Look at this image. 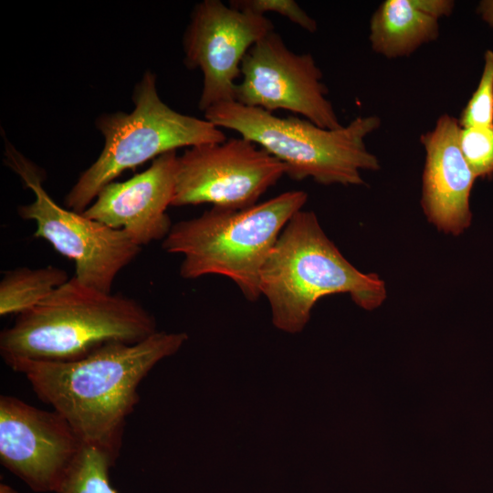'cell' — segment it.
Here are the masks:
<instances>
[{
	"instance_id": "6da1fadb",
	"label": "cell",
	"mask_w": 493,
	"mask_h": 493,
	"mask_svg": "<svg viewBox=\"0 0 493 493\" xmlns=\"http://www.w3.org/2000/svg\"><path fill=\"white\" fill-rule=\"evenodd\" d=\"M187 340L185 332L156 331L137 343H109L72 362L19 360L7 365L26 377L37 397L60 414L85 445L116 460L140 383Z\"/></svg>"
},
{
	"instance_id": "7a4b0ae2",
	"label": "cell",
	"mask_w": 493,
	"mask_h": 493,
	"mask_svg": "<svg viewBox=\"0 0 493 493\" xmlns=\"http://www.w3.org/2000/svg\"><path fill=\"white\" fill-rule=\"evenodd\" d=\"M157 330L153 315L121 293L90 288L74 276L0 334V353L14 361L72 362L111 343L140 342Z\"/></svg>"
},
{
	"instance_id": "3957f363",
	"label": "cell",
	"mask_w": 493,
	"mask_h": 493,
	"mask_svg": "<svg viewBox=\"0 0 493 493\" xmlns=\"http://www.w3.org/2000/svg\"><path fill=\"white\" fill-rule=\"evenodd\" d=\"M260 295L270 306L273 325L288 333L300 332L317 301L349 294L366 310L387 298L384 280L352 266L326 236L312 211H298L288 222L260 274Z\"/></svg>"
},
{
	"instance_id": "277c9868",
	"label": "cell",
	"mask_w": 493,
	"mask_h": 493,
	"mask_svg": "<svg viewBox=\"0 0 493 493\" xmlns=\"http://www.w3.org/2000/svg\"><path fill=\"white\" fill-rule=\"evenodd\" d=\"M307 199L306 192L295 190L245 209L212 207L173 224L162 247L183 256L182 278L226 277L246 299L255 301L261 296L260 274L273 246Z\"/></svg>"
},
{
	"instance_id": "5b68a950",
	"label": "cell",
	"mask_w": 493,
	"mask_h": 493,
	"mask_svg": "<svg viewBox=\"0 0 493 493\" xmlns=\"http://www.w3.org/2000/svg\"><path fill=\"white\" fill-rule=\"evenodd\" d=\"M205 119L263 148L283 163L287 175L296 181L311 178L324 185H362V171L380 169L377 157L365 144V138L381 125L377 116H359L330 130L304 118H281L234 100L212 106L205 111Z\"/></svg>"
},
{
	"instance_id": "8992f818",
	"label": "cell",
	"mask_w": 493,
	"mask_h": 493,
	"mask_svg": "<svg viewBox=\"0 0 493 493\" xmlns=\"http://www.w3.org/2000/svg\"><path fill=\"white\" fill-rule=\"evenodd\" d=\"M131 99V112L104 113L96 120L104 146L67 194L68 209L83 213L99 192L123 172L165 152L226 140L222 129L206 119L180 113L164 103L151 70L135 84Z\"/></svg>"
},
{
	"instance_id": "52a82bcc",
	"label": "cell",
	"mask_w": 493,
	"mask_h": 493,
	"mask_svg": "<svg viewBox=\"0 0 493 493\" xmlns=\"http://www.w3.org/2000/svg\"><path fill=\"white\" fill-rule=\"evenodd\" d=\"M4 162L35 194L33 202L17 208L19 216L36 223L34 236L47 241L75 264L82 284L111 292L118 274L142 251L120 229L111 228L58 205L43 187V172L5 139Z\"/></svg>"
},
{
	"instance_id": "ba28073f",
	"label": "cell",
	"mask_w": 493,
	"mask_h": 493,
	"mask_svg": "<svg viewBox=\"0 0 493 493\" xmlns=\"http://www.w3.org/2000/svg\"><path fill=\"white\" fill-rule=\"evenodd\" d=\"M287 174V166L244 137L187 148L178 156L172 206L240 210Z\"/></svg>"
},
{
	"instance_id": "9c48e42d",
	"label": "cell",
	"mask_w": 493,
	"mask_h": 493,
	"mask_svg": "<svg viewBox=\"0 0 493 493\" xmlns=\"http://www.w3.org/2000/svg\"><path fill=\"white\" fill-rule=\"evenodd\" d=\"M236 101L272 112L285 110L325 129L341 127L322 72L309 53H295L275 30L257 41L241 65Z\"/></svg>"
},
{
	"instance_id": "30bf717a",
	"label": "cell",
	"mask_w": 493,
	"mask_h": 493,
	"mask_svg": "<svg viewBox=\"0 0 493 493\" xmlns=\"http://www.w3.org/2000/svg\"><path fill=\"white\" fill-rule=\"evenodd\" d=\"M274 31L266 16L235 8L220 0L196 4L183 37L184 64L203 73L198 107L236 100L237 79L248 50Z\"/></svg>"
},
{
	"instance_id": "8fae6325",
	"label": "cell",
	"mask_w": 493,
	"mask_h": 493,
	"mask_svg": "<svg viewBox=\"0 0 493 493\" xmlns=\"http://www.w3.org/2000/svg\"><path fill=\"white\" fill-rule=\"evenodd\" d=\"M84 446L57 411L0 396V461L31 490L56 493Z\"/></svg>"
},
{
	"instance_id": "7c38bea8",
	"label": "cell",
	"mask_w": 493,
	"mask_h": 493,
	"mask_svg": "<svg viewBox=\"0 0 493 493\" xmlns=\"http://www.w3.org/2000/svg\"><path fill=\"white\" fill-rule=\"evenodd\" d=\"M177 160L176 151L165 152L143 172L106 184L83 215L122 230L141 247L163 240L173 226L166 210L174 194Z\"/></svg>"
},
{
	"instance_id": "4fadbf2b",
	"label": "cell",
	"mask_w": 493,
	"mask_h": 493,
	"mask_svg": "<svg viewBox=\"0 0 493 493\" xmlns=\"http://www.w3.org/2000/svg\"><path fill=\"white\" fill-rule=\"evenodd\" d=\"M460 128L458 120L445 113L421 135L425 151L422 208L439 231L454 236L471 224L469 196L477 179L459 146Z\"/></svg>"
},
{
	"instance_id": "5bb4252c",
	"label": "cell",
	"mask_w": 493,
	"mask_h": 493,
	"mask_svg": "<svg viewBox=\"0 0 493 493\" xmlns=\"http://www.w3.org/2000/svg\"><path fill=\"white\" fill-rule=\"evenodd\" d=\"M451 0H385L372 14L369 40L388 58L410 56L439 36V19L452 14Z\"/></svg>"
},
{
	"instance_id": "9a60e30c",
	"label": "cell",
	"mask_w": 493,
	"mask_h": 493,
	"mask_svg": "<svg viewBox=\"0 0 493 493\" xmlns=\"http://www.w3.org/2000/svg\"><path fill=\"white\" fill-rule=\"evenodd\" d=\"M69 279L58 267H20L4 272L0 281V315L16 316L34 308Z\"/></svg>"
},
{
	"instance_id": "2e32d148",
	"label": "cell",
	"mask_w": 493,
	"mask_h": 493,
	"mask_svg": "<svg viewBox=\"0 0 493 493\" xmlns=\"http://www.w3.org/2000/svg\"><path fill=\"white\" fill-rule=\"evenodd\" d=\"M115 460L102 450L85 445L56 493H118L109 472Z\"/></svg>"
},
{
	"instance_id": "e0dca14e",
	"label": "cell",
	"mask_w": 493,
	"mask_h": 493,
	"mask_svg": "<svg viewBox=\"0 0 493 493\" xmlns=\"http://www.w3.org/2000/svg\"><path fill=\"white\" fill-rule=\"evenodd\" d=\"M459 146L477 178L493 174V124L460 128Z\"/></svg>"
},
{
	"instance_id": "ac0fdd59",
	"label": "cell",
	"mask_w": 493,
	"mask_h": 493,
	"mask_svg": "<svg viewBox=\"0 0 493 493\" xmlns=\"http://www.w3.org/2000/svg\"><path fill=\"white\" fill-rule=\"evenodd\" d=\"M461 128L493 124V51L484 56L483 71L477 88L458 119Z\"/></svg>"
},
{
	"instance_id": "d6986e66",
	"label": "cell",
	"mask_w": 493,
	"mask_h": 493,
	"mask_svg": "<svg viewBox=\"0 0 493 493\" xmlns=\"http://www.w3.org/2000/svg\"><path fill=\"white\" fill-rule=\"evenodd\" d=\"M228 5L261 16L278 14L309 33L318 28L317 22L293 0H231Z\"/></svg>"
},
{
	"instance_id": "ffe728a7",
	"label": "cell",
	"mask_w": 493,
	"mask_h": 493,
	"mask_svg": "<svg viewBox=\"0 0 493 493\" xmlns=\"http://www.w3.org/2000/svg\"><path fill=\"white\" fill-rule=\"evenodd\" d=\"M477 12L484 21L493 26V0L481 1L478 5Z\"/></svg>"
},
{
	"instance_id": "44dd1931",
	"label": "cell",
	"mask_w": 493,
	"mask_h": 493,
	"mask_svg": "<svg viewBox=\"0 0 493 493\" xmlns=\"http://www.w3.org/2000/svg\"><path fill=\"white\" fill-rule=\"evenodd\" d=\"M0 493H18L16 489L11 488L10 486L1 483L0 484Z\"/></svg>"
}]
</instances>
